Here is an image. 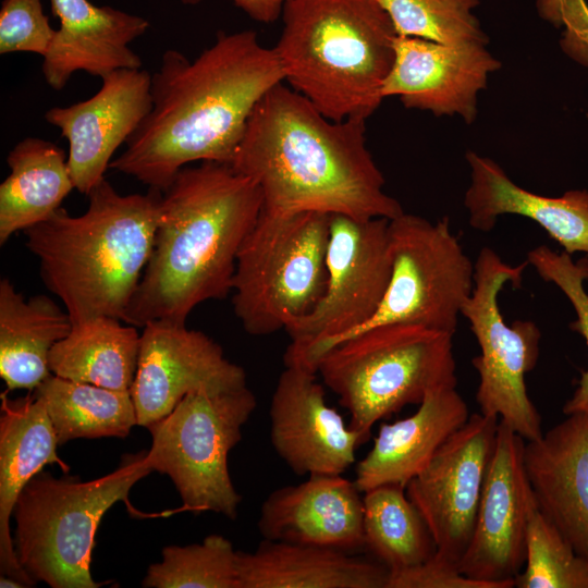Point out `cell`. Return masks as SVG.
<instances>
[{"label": "cell", "mask_w": 588, "mask_h": 588, "mask_svg": "<svg viewBox=\"0 0 588 588\" xmlns=\"http://www.w3.org/2000/svg\"><path fill=\"white\" fill-rule=\"evenodd\" d=\"M283 82L254 30L220 33L194 61L169 49L151 74L150 112L109 168L163 192L188 163L230 164L254 108Z\"/></svg>", "instance_id": "obj_1"}, {"label": "cell", "mask_w": 588, "mask_h": 588, "mask_svg": "<svg viewBox=\"0 0 588 588\" xmlns=\"http://www.w3.org/2000/svg\"><path fill=\"white\" fill-rule=\"evenodd\" d=\"M365 123L332 121L280 83L254 108L230 166L259 186L262 212L391 220L404 210L383 191Z\"/></svg>", "instance_id": "obj_2"}, {"label": "cell", "mask_w": 588, "mask_h": 588, "mask_svg": "<svg viewBox=\"0 0 588 588\" xmlns=\"http://www.w3.org/2000/svg\"><path fill=\"white\" fill-rule=\"evenodd\" d=\"M261 207L259 186L229 163L182 168L162 192L151 255L123 321L185 323L199 304L230 294Z\"/></svg>", "instance_id": "obj_3"}, {"label": "cell", "mask_w": 588, "mask_h": 588, "mask_svg": "<svg viewBox=\"0 0 588 588\" xmlns=\"http://www.w3.org/2000/svg\"><path fill=\"white\" fill-rule=\"evenodd\" d=\"M162 192L122 195L103 179L79 216L59 208L25 231L46 287L72 323L95 317L123 321L151 255Z\"/></svg>", "instance_id": "obj_4"}, {"label": "cell", "mask_w": 588, "mask_h": 588, "mask_svg": "<svg viewBox=\"0 0 588 588\" xmlns=\"http://www.w3.org/2000/svg\"><path fill=\"white\" fill-rule=\"evenodd\" d=\"M273 48L291 88L332 121L367 120L384 99L396 33L378 0H289Z\"/></svg>", "instance_id": "obj_5"}, {"label": "cell", "mask_w": 588, "mask_h": 588, "mask_svg": "<svg viewBox=\"0 0 588 588\" xmlns=\"http://www.w3.org/2000/svg\"><path fill=\"white\" fill-rule=\"evenodd\" d=\"M152 469L147 451L124 454L112 473L82 481L47 471L23 488L13 510L16 559L35 581L51 588H98L90 573L95 535L118 501L127 502L132 487Z\"/></svg>", "instance_id": "obj_6"}, {"label": "cell", "mask_w": 588, "mask_h": 588, "mask_svg": "<svg viewBox=\"0 0 588 588\" xmlns=\"http://www.w3.org/2000/svg\"><path fill=\"white\" fill-rule=\"evenodd\" d=\"M453 334L417 324H380L339 342L316 371L350 414L365 442L373 425L420 404L432 390L456 387Z\"/></svg>", "instance_id": "obj_7"}, {"label": "cell", "mask_w": 588, "mask_h": 588, "mask_svg": "<svg viewBox=\"0 0 588 588\" xmlns=\"http://www.w3.org/2000/svg\"><path fill=\"white\" fill-rule=\"evenodd\" d=\"M329 233L328 213L260 211L240 248L231 289L234 314L248 334L285 330L318 304Z\"/></svg>", "instance_id": "obj_8"}, {"label": "cell", "mask_w": 588, "mask_h": 588, "mask_svg": "<svg viewBox=\"0 0 588 588\" xmlns=\"http://www.w3.org/2000/svg\"><path fill=\"white\" fill-rule=\"evenodd\" d=\"M256 406L247 385L196 391L147 428L151 434L149 465L152 471L171 478L185 509L236 518L242 497L232 482L228 455L242 440L243 426Z\"/></svg>", "instance_id": "obj_9"}, {"label": "cell", "mask_w": 588, "mask_h": 588, "mask_svg": "<svg viewBox=\"0 0 588 588\" xmlns=\"http://www.w3.org/2000/svg\"><path fill=\"white\" fill-rule=\"evenodd\" d=\"M326 290L314 309L291 323L284 364L316 371L331 347L363 328L377 313L392 270L389 219L330 215Z\"/></svg>", "instance_id": "obj_10"}, {"label": "cell", "mask_w": 588, "mask_h": 588, "mask_svg": "<svg viewBox=\"0 0 588 588\" xmlns=\"http://www.w3.org/2000/svg\"><path fill=\"white\" fill-rule=\"evenodd\" d=\"M527 260L511 266L490 247L475 261L474 289L461 315L467 319L480 354L471 364L479 376L480 413L500 418L526 441L542 436L541 416L531 402L525 376L539 358L541 332L531 320L504 321L498 297L506 283L519 287Z\"/></svg>", "instance_id": "obj_11"}, {"label": "cell", "mask_w": 588, "mask_h": 588, "mask_svg": "<svg viewBox=\"0 0 588 588\" xmlns=\"http://www.w3.org/2000/svg\"><path fill=\"white\" fill-rule=\"evenodd\" d=\"M389 249L392 270L383 299L355 333L403 323L454 335L462 307L474 289L475 262L450 230L448 217L431 222L403 212L389 220Z\"/></svg>", "instance_id": "obj_12"}, {"label": "cell", "mask_w": 588, "mask_h": 588, "mask_svg": "<svg viewBox=\"0 0 588 588\" xmlns=\"http://www.w3.org/2000/svg\"><path fill=\"white\" fill-rule=\"evenodd\" d=\"M525 439L499 420L474 531L458 562L469 578L512 588L526 561L529 519L538 509L525 465Z\"/></svg>", "instance_id": "obj_13"}, {"label": "cell", "mask_w": 588, "mask_h": 588, "mask_svg": "<svg viewBox=\"0 0 588 588\" xmlns=\"http://www.w3.org/2000/svg\"><path fill=\"white\" fill-rule=\"evenodd\" d=\"M498 425L497 417L471 414L405 488L433 538L436 555L457 566L474 531Z\"/></svg>", "instance_id": "obj_14"}, {"label": "cell", "mask_w": 588, "mask_h": 588, "mask_svg": "<svg viewBox=\"0 0 588 588\" xmlns=\"http://www.w3.org/2000/svg\"><path fill=\"white\" fill-rule=\"evenodd\" d=\"M246 385L244 368L230 362L223 348L204 332L166 320L143 327L131 389L137 426L148 428L166 417L188 393Z\"/></svg>", "instance_id": "obj_15"}, {"label": "cell", "mask_w": 588, "mask_h": 588, "mask_svg": "<svg viewBox=\"0 0 588 588\" xmlns=\"http://www.w3.org/2000/svg\"><path fill=\"white\" fill-rule=\"evenodd\" d=\"M90 98L45 113L69 142L68 167L74 189L88 195L105 179L115 150L133 135L152 107L151 74L121 69L103 76Z\"/></svg>", "instance_id": "obj_16"}, {"label": "cell", "mask_w": 588, "mask_h": 588, "mask_svg": "<svg viewBox=\"0 0 588 588\" xmlns=\"http://www.w3.org/2000/svg\"><path fill=\"white\" fill-rule=\"evenodd\" d=\"M270 421L274 451L299 476L342 475L365 443L327 404L317 371L296 364L285 365L278 379Z\"/></svg>", "instance_id": "obj_17"}, {"label": "cell", "mask_w": 588, "mask_h": 588, "mask_svg": "<svg viewBox=\"0 0 588 588\" xmlns=\"http://www.w3.org/2000/svg\"><path fill=\"white\" fill-rule=\"evenodd\" d=\"M393 65L382 97L399 96L407 109L437 117L461 115L467 124L477 117V96L501 63L485 44L443 45L396 36Z\"/></svg>", "instance_id": "obj_18"}, {"label": "cell", "mask_w": 588, "mask_h": 588, "mask_svg": "<svg viewBox=\"0 0 588 588\" xmlns=\"http://www.w3.org/2000/svg\"><path fill=\"white\" fill-rule=\"evenodd\" d=\"M354 480L315 475L273 490L264 501V539L353 552L364 549V503Z\"/></svg>", "instance_id": "obj_19"}, {"label": "cell", "mask_w": 588, "mask_h": 588, "mask_svg": "<svg viewBox=\"0 0 588 588\" xmlns=\"http://www.w3.org/2000/svg\"><path fill=\"white\" fill-rule=\"evenodd\" d=\"M50 3L60 20V28L42 57L41 71L50 87L61 90L77 71L102 78L117 70L142 68V59L130 44L147 30V20L88 0Z\"/></svg>", "instance_id": "obj_20"}, {"label": "cell", "mask_w": 588, "mask_h": 588, "mask_svg": "<svg viewBox=\"0 0 588 588\" xmlns=\"http://www.w3.org/2000/svg\"><path fill=\"white\" fill-rule=\"evenodd\" d=\"M568 418L525 444L539 511L588 560V414Z\"/></svg>", "instance_id": "obj_21"}, {"label": "cell", "mask_w": 588, "mask_h": 588, "mask_svg": "<svg viewBox=\"0 0 588 588\" xmlns=\"http://www.w3.org/2000/svg\"><path fill=\"white\" fill-rule=\"evenodd\" d=\"M466 159L471 181L464 205L471 228L488 233L500 216H523L537 222L567 254L588 256V191L538 195L516 185L490 158L468 151Z\"/></svg>", "instance_id": "obj_22"}, {"label": "cell", "mask_w": 588, "mask_h": 588, "mask_svg": "<svg viewBox=\"0 0 588 588\" xmlns=\"http://www.w3.org/2000/svg\"><path fill=\"white\" fill-rule=\"evenodd\" d=\"M444 385L430 391L413 415L382 424L354 482L360 492L382 485L402 487L417 476L470 416L464 399Z\"/></svg>", "instance_id": "obj_23"}, {"label": "cell", "mask_w": 588, "mask_h": 588, "mask_svg": "<svg viewBox=\"0 0 588 588\" xmlns=\"http://www.w3.org/2000/svg\"><path fill=\"white\" fill-rule=\"evenodd\" d=\"M0 571L25 587L35 581L20 565L13 546L11 518L20 493L45 465L70 467L57 453L58 440L42 400L29 392L10 399L0 394Z\"/></svg>", "instance_id": "obj_24"}, {"label": "cell", "mask_w": 588, "mask_h": 588, "mask_svg": "<svg viewBox=\"0 0 588 588\" xmlns=\"http://www.w3.org/2000/svg\"><path fill=\"white\" fill-rule=\"evenodd\" d=\"M237 588H387L389 569L352 552L264 539L237 551Z\"/></svg>", "instance_id": "obj_25"}, {"label": "cell", "mask_w": 588, "mask_h": 588, "mask_svg": "<svg viewBox=\"0 0 588 588\" xmlns=\"http://www.w3.org/2000/svg\"><path fill=\"white\" fill-rule=\"evenodd\" d=\"M66 310L47 295L29 298L0 281V377L7 391H35L51 373L49 354L72 329Z\"/></svg>", "instance_id": "obj_26"}, {"label": "cell", "mask_w": 588, "mask_h": 588, "mask_svg": "<svg viewBox=\"0 0 588 588\" xmlns=\"http://www.w3.org/2000/svg\"><path fill=\"white\" fill-rule=\"evenodd\" d=\"M10 174L0 185V244L50 218L74 188L64 150L27 137L7 157Z\"/></svg>", "instance_id": "obj_27"}, {"label": "cell", "mask_w": 588, "mask_h": 588, "mask_svg": "<svg viewBox=\"0 0 588 588\" xmlns=\"http://www.w3.org/2000/svg\"><path fill=\"white\" fill-rule=\"evenodd\" d=\"M136 328L106 316L73 323L70 333L50 351L51 373L76 382L131 392L140 343Z\"/></svg>", "instance_id": "obj_28"}, {"label": "cell", "mask_w": 588, "mask_h": 588, "mask_svg": "<svg viewBox=\"0 0 588 588\" xmlns=\"http://www.w3.org/2000/svg\"><path fill=\"white\" fill-rule=\"evenodd\" d=\"M34 392L46 406L59 445L81 438H126L137 426L130 391L50 375Z\"/></svg>", "instance_id": "obj_29"}, {"label": "cell", "mask_w": 588, "mask_h": 588, "mask_svg": "<svg viewBox=\"0 0 588 588\" xmlns=\"http://www.w3.org/2000/svg\"><path fill=\"white\" fill-rule=\"evenodd\" d=\"M364 549L389 572L416 566L437 551L405 487L382 485L364 492Z\"/></svg>", "instance_id": "obj_30"}, {"label": "cell", "mask_w": 588, "mask_h": 588, "mask_svg": "<svg viewBox=\"0 0 588 588\" xmlns=\"http://www.w3.org/2000/svg\"><path fill=\"white\" fill-rule=\"evenodd\" d=\"M162 561L151 564L142 581L145 588H237V551L221 535L201 543L168 546Z\"/></svg>", "instance_id": "obj_31"}, {"label": "cell", "mask_w": 588, "mask_h": 588, "mask_svg": "<svg viewBox=\"0 0 588 588\" xmlns=\"http://www.w3.org/2000/svg\"><path fill=\"white\" fill-rule=\"evenodd\" d=\"M397 36L417 37L443 45L480 42L488 37L473 10L480 0H378Z\"/></svg>", "instance_id": "obj_32"}, {"label": "cell", "mask_w": 588, "mask_h": 588, "mask_svg": "<svg viewBox=\"0 0 588 588\" xmlns=\"http://www.w3.org/2000/svg\"><path fill=\"white\" fill-rule=\"evenodd\" d=\"M517 588H588V560L537 509L528 524L526 561Z\"/></svg>", "instance_id": "obj_33"}, {"label": "cell", "mask_w": 588, "mask_h": 588, "mask_svg": "<svg viewBox=\"0 0 588 588\" xmlns=\"http://www.w3.org/2000/svg\"><path fill=\"white\" fill-rule=\"evenodd\" d=\"M527 262L539 277L555 284L571 302L576 319L569 328L579 333L588 347V293L585 281L588 280V256L574 261L566 252L558 253L546 245H540L527 254ZM563 413L588 414V369L581 373L572 397L564 404Z\"/></svg>", "instance_id": "obj_34"}, {"label": "cell", "mask_w": 588, "mask_h": 588, "mask_svg": "<svg viewBox=\"0 0 588 588\" xmlns=\"http://www.w3.org/2000/svg\"><path fill=\"white\" fill-rule=\"evenodd\" d=\"M56 29L40 0H3L0 10V53L33 52L44 57Z\"/></svg>", "instance_id": "obj_35"}, {"label": "cell", "mask_w": 588, "mask_h": 588, "mask_svg": "<svg viewBox=\"0 0 588 588\" xmlns=\"http://www.w3.org/2000/svg\"><path fill=\"white\" fill-rule=\"evenodd\" d=\"M539 14L556 26H564L562 49L588 66V5L585 0H538Z\"/></svg>", "instance_id": "obj_36"}, {"label": "cell", "mask_w": 588, "mask_h": 588, "mask_svg": "<svg viewBox=\"0 0 588 588\" xmlns=\"http://www.w3.org/2000/svg\"><path fill=\"white\" fill-rule=\"evenodd\" d=\"M387 588H495L464 575L458 566L436 553L427 561L402 571L389 572Z\"/></svg>", "instance_id": "obj_37"}, {"label": "cell", "mask_w": 588, "mask_h": 588, "mask_svg": "<svg viewBox=\"0 0 588 588\" xmlns=\"http://www.w3.org/2000/svg\"><path fill=\"white\" fill-rule=\"evenodd\" d=\"M184 4H197L200 0H180ZM247 15L261 23H272L282 14L289 0H231Z\"/></svg>", "instance_id": "obj_38"}, {"label": "cell", "mask_w": 588, "mask_h": 588, "mask_svg": "<svg viewBox=\"0 0 588 588\" xmlns=\"http://www.w3.org/2000/svg\"><path fill=\"white\" fill-rule=\"evenodd\" d=\"M0 587L1 588H23L25 586L21 581L16 580L15 578L1 575Z\"/></svg>", "instance_id": "obj_39"}]
</instances>
